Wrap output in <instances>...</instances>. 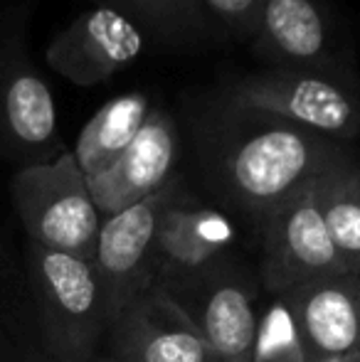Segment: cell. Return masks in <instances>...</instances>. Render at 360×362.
I'll use <instances>...</instances> for the list:
<instances>
[{"mask_svg":"<svg viewBox=\"0 0 360 362\" xmlns=\"http://www.w3.org/2000/svg\"><path fill=\"white\" fill-rule=\"evenodd\" d=\"M313 362H360V353H348V355H333V358H318Z\"/></svg>","mask_w":360,"mask_h":362,"instance_id":"cell-20","label":"cell"},{"mask_svg":"<svg viewBox=\"0 0 360 362\" xmlns=\"http://www.w3.org/2000/svg\"><path fill=\"white\" fill-rule=\"evenodd\" d=\"M149 35L126 15L91 5L79 13L45 49L47 64L77 86L109 81L144 54Z\"/></svg>","mask_w":360,"mask_h":362,"instance_id":"cell-10","label":"cell"},{"mask_svg":"<svg viewBox=\"0 0 360 362\" xmlns=\"http://www.w3.org/2000/svg\"><path fill=\"white\" fill-rule=\"evenodd\" d=\"M178 151V124L166 109L153 106L144 129L119 160L87 180L101 219L163 190L175 177Z\"/></svg>","mask_w":360,"mask_h":362,"instance_id":"cell-12","label":"cell"},{"mask_svg":"<svg viewBox=\"0 0 360 362\" xmlns=\"http://www.w3.org/2000/svg\"><path fill=\"white\" fill-rule=\"evenodd\" d=\"M316 182L260 219L265 234L262 281L272 296L289 293L308 281L346 272L318 210Z\"/></svg>","mask_w":360,"mask_h":362,"instance_id":"cell-8","label":"cell"},{"mask_svg":"<svg viewBox=\"0 0 360 362\" xmlns=\"http://www.w3.org/2000/svg\"><path fill=\"white\" fill-rule=\"evenodd\" d=\"M192 141L212 192L257 219L351 158L346 144L220 94L195 109Z\"/></svg>","mask_w":360,"mask_h":362,"instance_id":"cell-1","label":"cell"},{"mask_svg":"<svg viewBox=\"0 0 360 362\" xmlns=\"http://www.w3.org/2000/svg\"><path fill=\"white\" fill-rule=\"evenodd\" d=\"M252 362H313L286 296H272L257 310Z\"/></svg>","mask_w":360,"mask_h":362,"instance_id":"cell-18","label":"cell"},{"mask_svg":"<svg viewBox=\"0 0 360 362\" xmlns=\"http://www.w3.org/2000/svg\"><path fill=\"white\" fill-rule=\"evenodd\" d=\"M10 195L30 244L94 259L101 215L72 151L50 163L18 168Z\"/></svg>","mask_w":360,"mask_h":362,"instance_id":"cell-5","label":"cell"},{"mask_svg":"<svg viewBox=\"0 0 360 362\" xmlns=\"http://www.w3.org/2000/svg\"><path fill=\"white\" fill-rule=\"evenodd\" d=\"M250 47L267 67L360 74L326 0H267Z\"/></svg>","mask_w":360,"mask_h":362,"instance_id":"cell-9","label":"cell"},{"mask_svg":"<svg viewBox=\"0 0 360 362\" xmlns=\"http://www.w3.org/2000/svg\"><path fill=\"white\" fill-rule=\"evenodd\" d=\"M134 20L151 42L166 47H202L227 37L200 0H89Z\"/></svg>","mask_w":360,"mask_h":362,"instance_id":"cell-16","label":"cell"},{"mask_svg":"<svg viewBox=\"0 0 360 362\" xmlns=\"http://www.w3.org/2000/svg\"><path fill=\"white\" fill-rule=\"evenodd\" d=\"M202 8L217 20L227 37L250 42L260 25V15L267 0H200Z\"/></svg>","mask_w":360,"mask_h":362,"instance_id":"cell-19","label":"cell"},{"mask_svg":"<svg viewBox=\"0 0 360 362\" xmlns=\"http://www.w3.org/2000/svg\"><path fill=\"white\" fill-rule=\"evenodd\" d=\"M318 210L346 272L360 274V165L346 158L316 182Z\"/></svg>","mask_w":360,"mask_h":362,"instance_id":"cell-17","label":"cell"},{"mask_svg":"<svg viewBox=\"0 0 360 362\" xmlns=\"http://www.w3.org/2000/svg\"><path fill=\"white\" fill-rule=\"evenodd\" d=\"M217 94L338 144L360 139V74L267 67L235 76Z\"/></svg>","mask_w":360,"mask_h":362,"instance_id":"cell-4","label":"cell"},{"mask_svg":"<svg viewBox=\"0 0 360 362\" xmlns=\"http://www.w3.org/2000/svg\"><path fill=\"white\" fill-rule=\"evenodd\" d=\"M28 286L50 362L94 360L109 315L91 262L28 242Z\"/></svg>","mask_w":360,"mask_h":362,"instance_id":"cell-2","label":"cell"},{"mask_svg":"<svg viewBox=\"0 0 360 362\" xmlns=\"http://www.w3.org/2000/svg\"><path fill=\"white\" fill-rule=\"evenodd\" d=\"M106 340V355L119 362H212L192 320L158 284L116 315Z\"/></svg>","mask_w":360,"mask_h":362,"instance_id":"cell-11","label":"cell"},{"mask_svg":"<svg viewBox=\"0 0 360 362\" xmlns=\"http://www.w3.org/2000/svg\"><path fill=\"white\" fill-rule=\"evenodd\" d=\"M151 109H153L151 94L129 91V94L106 101L91 116L72 151L74 160L87 180L96 177L119 160L121 153L134 144L139 131L144 129Z\"/></svg>","mask_w":360,"mask_h":362,"instance_id":"cell-15","label":"cell"},{"mask_svg":"<svg viewBox=\"0 0 360 362\" xmlns=\"http://www.w3.org/2000/svg\"><path fill=\"white\" fill-rule=\"evenodd\" d=\"M311 360L360 353V274H333L284 293Z\"/></svg>","mask_w":360,"mask_h":362,"instance_id":"cell-13","label":"cell"},{"mask_svg":"<svg viewBox=\"0 0 360 362\" xmlns=\"http://www.w3.org/2000/svg\"><path fill=\"white\" fill-rule=\"evenodd\" d=\"M89 362H119V360H114L111 355H96V358L89 360Z\"/></svg>","mask_w":360,"mask_h":362,"instance_id":"cell-21","label":"cell"},{"mask_svg":"<svg viewBox=\"0 0 360 362\" xmlns=\"http://www.w3.org/2000/svg\"><path fill=\"white\" fill-rule=\"evenodd\" d=\"M185 195L180 177H173L163 190L111 217L101 219L91 267L104 293L109 325L114 318L158 276L156 237L166 210Z\"/></svg>","mask_w":360,"mask_h":362,"instance_id":"cell-7","label":"cell"},{"mask_svg":"<svg viewBox=\"0 0 360 362\" xmlns=\"http://www.w3.org/2000/svg\"><path fill=\"white\" fill-rule=\"evenodd\" d=\"M235 242V227L222 212L202 207L187 197L166 210L156 237V284L180 279L210 267L225 257L227 247Z\"/></svg>","mask_w":360,"mask_h":362,"instance_id":"cell-14","label":"cell"},{"mask_svg":"<svg viewBox=\"0 0 360 362\" xmlns=\"http://www.w3.org/2000/svg\"><path fill=\"white\" fill-rule=\"evenodd\" d=\"M185 310L212 362H252L257 333V286L232 259L220 257L210 267L158 284Z\"/></svg>","mask_w":360,"mask_h":362,"instance_id":"cell-6","label":"cell"},{"mask_svg":"<svg viewBox=\"0 0 360 362\" xmlns=\"http://www.w3.org/2000/svg\"><path fill=\"white\" fill-rule=\"evenodd\" d=\"M30 8L0 13V160L18 168L50 163L67 148L57 129V106L28 47Z\"/></svg>","mask_w":360,"mask_h":362,"instance_id":"cell-3","label":"cell"}]
</instances>
